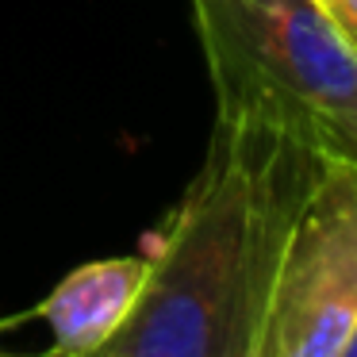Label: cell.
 Returning a JSON list of instances; mask_svg holds the SVG:
<instances>
[{"label": "cell", "instance_id": "obj_1", "mask_svg": "<svg viewBox=\"0 0 357 357\" xmlns=\"http://www.w3.org/2000/svg\"><path fill=\"white\" fill-rule=\"evenodd\" d=\"M319 169L296 135L215 116L200 173L162 227L108 357H254L288 223Z\"/></svg>", "mask_w": 357, "mask_h": 357}, {"label": "cell", "instance_id": "obj_2", "mask_svg": "<svg viewBox=\"0 0 357 357\" xmlns=\"http://www.w3.org/2000/svg\"><path fill=\"white\" fill-rule=\"evenodd\" d=\"M215 116H254L357 165V54L315 0H188Z\"/></svg>", "mask_w": 357, "mask_h": 357}, {"label": "cell", "instance_id": "obj_3", "mask_svg": "<svg viewBox=\"0 0 357 357\" xmlns=\"http://www.w3.org/2000/svg\"><path fill=\"white\" fill-rule=\"evenodd\" d=\"M357 323V165L319 158L288 223L254 357H338Z\"/></svg>", "mask_w": 357, "mask_h": 357}, {"label": "cell", "instance_id": "obj_4", "mask_svg": "<svg viewBox=\"0 0 357 357\" xmlns=\"http://www.w3.org/2000/svg\"><path fill=\"white\" fill-rule=\"evenodd\" d=\"M150 257H100L66 273L35 315L47 319L58 357H100L131 319Z\"/></svg>", "mask_w": 357, "mask_h": 357}, {"label": "cell", "instance_id": "obj_5", "mask_svg": "<svg viewBox=\"0 0 357 357\" xmlns=\"http://www.w3.org/2000/svg\"><path fill=\"white\" fill-rule=\"evenodd\" d=\"M315 4L323 8L334 31L342 35V43L357 54V0H315Z\"/></svg>", "mask_w": 357, "mask_h": 357}, {"label": "cell", "instance_id": "obj_6", "mask_svg": "<svg viewBox=\"0 0 357 357\" xmlns=\"http://www.w3.org/2000/svg\"><path fill=\"white\" fill-rule=\"evenodd\" d=\"M338 357H357V323H354V331H349V338L342 342V349H338Z\"/></svg>", "mask_w": 357, "mask_h": 357}, {"label": "cell", "instance_id": "obj_7", "mask_svg": "<svg viewBox=\"0 0 357 357\" xmlns=\"http://www.w3.org/2000/svg\"><path fill=\"white\" fill-rule=\"evenodd\" d=\"M39 357H58V354H54V349H50V354H39Z\"/></svg>", "mask_w": 357, "mask_h": 357}, {"label": "cell", "instance_id": "obj_8", "mask_svg": "<svg viewBox=\"0 0 357 357\" xmlns=\"http://www.w3.org/2000/svg\"><path fill=\"white\" fill-rule=\"evenodd\" d=\"M0 357H4V354H0Z\"/></svg>", "mask_w": 357, "mask_h": 357}, {"label": "cell", "instance_id": "obj_9", "mask_svg": "<svg viewBox=\"0 0 357 357\" xmlns=\"http://www.w3.org/2000/svg\"><path fill=\"white\" fill-rule=\"evenodd\" d=\"M100 357H104V354H100Z\"/></svg>", "mask_w": 357, "mask_h": 357}]
</instances>
